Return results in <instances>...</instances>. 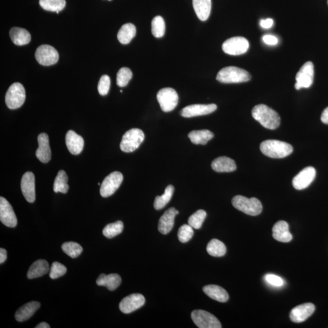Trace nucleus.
Here are the masks:
<instances>
[{
    "label": "nucleus",
    "mask_w": 328,
    "mask_h": 328,
    "mask_svg": "<svg viewBox=\"0 0 328 328\" xmlns=\"http://www.w3.org/2000/svg\"><path fill=\"white\" fill-rule=\"evenodd\" d=\"M165 24L164 19L161 16H157L153 19L152 22V32L154 37H163L165 34Z\"/></svg>",
    "instance_id": "e433bc0d"
},
{
    "label": "nucleus",
    "mask_w": 328,
    "mask_h": 328,
    "mask_svg": "<svg viewBox=\"0 0 328 328\" xmlns=\"http://www.w3.org/2000/svg\"><path fill=\"white\" fill-rule=\"evenodd\" d=\"M289 225L286 221H280L275 224L272 232L275 240L282 243H289L293 240V235L290 232Z\"/></svg>",
    "instance_id": "4be33fe9"
},
{
    "label": "nucleus",
    "mask_w": 328,
    "mask_h": 328,
    "mask_svg": "<svg viewBox=\"0 0 328 328\" xmlns=\"http://www.w3.org/2000/svg\"><path fill=\"white\" fill-rule=\"evenodd\" d=\"M251 76L248 72L235 66H228L219 71L216 80L222 83H238L249 81Z\"/></svg>",
    "instance_id": "7ed1b4c3"
},
{
    "label": "nucleus",
    "mask_w": 328,
    "mask_h": 328,
    "mask_svg": "<svg viewBox=\"0 0 328 328\" xmlns=\"http://www.w3.org/2000/svg\"><path fill=\"white\" fill-rule=\"evenodd\" d=\"M321 121L323 123L328 125V107L325 108L322 114Z\"/></svg>",
    "instance_id": "09e8293b"
},
{
    "label": "nucleus",
    "mask_w": 328,
    "mask_h": 328,
    "mask_svg": "<svg viewBox=\"0 0 328 328\" xmlns=\"http://www.w3.org/2000/svg\"><path fill=\"white\" fill-rule=\"evenodd\" d=\"M124 230V224L121 221L108 224L103 230V234L105 237L112 238L121 234Z\"/></svg>",
    "instance_id": "c9c22d12"
},
{
    "label": "nucleus",
    "mask_w": 328,
    "mask_h": 328,
    "mask_svg": "<svg viewBox=\"0 0 328 328\" xmlns=\"http://www.w3.org/2000/svg\"><path fill=\"white\" fill-rule=\"evenodd\" d=\"M68 180V177L65 171L60 170L58 171L54 183L53 189L54 192H60L63 194L67 193L69 190Z\"/></svg>",
    "instance_id": "473e14b6"
},
{
    "label": "nucleus",
    "mask_w": 328,
    "mask_h": 328,
    "mask_svg": "<svg viewBox=\"0 0 328 328\" xmlns=\"http://www.w3.org/2000/svg\"><path fill=\"white\" fill-rule=\"evenodd\" d=\"M193 5L196 14L200 20L206 21L210 15L212 1L211 0H193Z\"/></svg>",
    "instance_id": "bb28decb"
},
{
    "label": "nucleus",
    "mask_w": 328,
    "mask_h": 328,
    "mask_svg": "<svg viewBox=\"0 0 328 328\" xmlns=\"http://www.w3.org/2000/svg\"><path fill=\"white\" fill-rule=\"evenodd\" d=\"M212 168L214 171L218 173L224 172H232L237 169V165L231 158L221 157L216 158L212 163Z\"/></svg>",
    "instance_id": "b1692460"
},
{
    "label": "nucleus",
    "mask_w": 328,
    "mask_h": 328,
    "mask_svg": "<svg viewBox=\"0 0 328 328\" xmlns=\"http://www.w3.org/2000/svg\"><path fill=\"white\" fill-rule=\"evenodd\" d=\"M26 99V92L23 86L19 83H14L10 86L5 94V102L10 110L18 109L23 105Z\"/></svg>",
    "instance_id": "39448f33"
},
{
    "label": "nucleus",
    "mask_w": 328,
    "mask_h": 328,
    "mask_svg": "<svg viewBox=\"0 0 328 328\" xmlns=\"http://www.w3.org/2000/svg\"><path fill=\"white\" fill-rule=\"evenodd\" d=\"M178 214L179 211L173 207L169 208L163 214L158 224V230L162 234L166 235L171 231L174 226L175 216Z\"/></svg>",
    "instance_id": "412c9836"
},
{
    "label": "nucleus",
    "mask_w": 328,
    "mask_h": 328,
    "mask_svg": "<svg viewBox=\"0 0 328 328\" xmlns=\"http://www.w3.org/2000/svg\"><path fill=\"white\" fill-rule=\"evenodd\" d=\"M261 27L264 29L271 28L274 24V20L272 18L261 19L260 22Z\"/></svg>",
    "instance_id": "49530a36"
},
{
    "label": "nucleus",
    "mask_w": 328,
    "mask_h": 328,
    "mask_svg": "<svg viewBox=\"0 0 328 328\" xmlns=\"http://www.w3.org/2000/svg\"></svg>",
    "instance_id": "603ef678"
},
{
    "label": "nucleus",
    "mask_w": 328,
    "mask_h": 328,
    "mask_svg": "<svg viewBox=\"0 0 328 328\" xmlns=\"http://www.w3.org/2000/svg\"><path fill=\"white\" fill-rule=\"evenodd\" d=\"M123 179V174L121 172L114 171L110 173L102 183L100 190L101 196L107 198L112 195L120 187Z\"/></svg>",
    "instance_id": "9d476101"
},
{
    "label": "nucleus",
    "mask_w": 328,
    "mask_h": 328,
    "mask_svg": "<svg viewBox=\"0 0 328 328\" xmlns=\"http://www.w3.org/2000/svg\"><path fill=\"white\" fill-rule=\"evenodd\" d=\"M157 99L164 112H170L178 104L179 97L174 89L165 88L158 92Z\"/></svg>",
    "instance_id": "0eeeda50"
},
{
    "label": "nucleus",
    "mask_w": 328,
    "mask_h": 328,
    "mask_svg": "<svg viewBox=\"0 0 328 328\" xmlns=\"http://www.w3.org/2000/svg\"><path fill=\"white\" fill-rule=\"evenodd\" d=\"M110 78L107 75H104L100 79L98 84V91L101 96H106L108 93L110 88Z\"/></svg>",
    "instance_id": "37998d69"
},
{
    "label": "nucleus",
    "mask_w": 328,
    "mask_h": 328,
    "mask_svg": "<svg viewBox=\"0 0 328 328\" xmlns=\"http://www.w3.org/2000/svg\"><path fill=\"white\" fill-rule=\"evenodd\" d=\"M7 259V251L3 248L0 249V264H2Z\"/></svg>",
    "instance_id": "de8ad7c7"
},
{
    "label": "nucleus",
    "mask_w": 328,
    "mask_h": 328,
    "mask_svg": "<svg viewBox=\"0 0 328 328\" xmlns=\"http://www.w3.org/2000/svg\"><path fill=\"white\" fill-rule=\"evenodd\" d=\"M191 319L199 328H221L220 322L213 314L204 310H194L191 314Z\"/></svg>",
    "instance_id": "6e6552de"
},
{
    "label": "nucleus",
    "mask_w": 328,
    "mask_h": 328,
    "mask_svg": "<svg viewBox=\"0 0 328 328\" xmlns=\"http://www.w3.org/2000/svg\"><path fill=\"white\" fill-rule=\"evenodd\" d=\"M21 189L27 202L32 203L35 201V176L32 172L27 171L23 174L21 178Z\"/></svg>",
    "instance_id": "f3484780"
},
{
    "label": "nucleus",
    "mask_w": 328,
    "mask_h": 328,
    "mask_svg": "<svg viewBox=\"0 0 328 328\" xmlns=\"http://www.w3.org/2000/svg\"><path fill=\"white\" fill-rule=\"evenodd\" d=\"M109 1H111V0H109Z\"/></svg>",
    "instance_id": "3c124183"
},
{
    "label": "nucleus",
    "mask_w": 328,
    "mask_h": 328,
    "mask_svg": "<svg viewBox=\"0 0 328 328\" xmlns=\"http://www.w3.org/2000/svg\"><path fill=\"white\" fill-rule=\"evenodd\" d=\"M133 73L129 68L124 67L119 69L117 74L116 83L119 87H125L132 79Z\"/></svg>",
    "instance_id": "ea45409f"
},
{
    "label": "nucleus",
    "mask_w": 328,
    "mask_h": 328,
    "mask_svg": "<svg viewBox=\"0 0 328 328\" xmlns=\"http://www.w3.org/2000/svg\"><path fill=\"white\" fill-rule=\"evenodd\" d=\"M49 270V266L48 261L44 260H38L35 261L30 266L27 277L29 279H34L40 277L48 273Z\"/></svg>",
    "instance_id": "c85d7f7f"
},
{
    "label": "nucleus",
    "mask_w": 328,
    "mask_h": 328,
    "mask_svg": "<svg viewBox=\"0 0 328 328\" xmlns=\"http://www.w3.org/2000/svg\"><path fill=\"white\" fill-rule=\"evenodd\" d=\"M136 29L132 23L125 24L119 30L118 39L122 44H129L132 39L135 37Z\"/></svg>",
    "instance_id": "7c9ffc66"
},
{
    "label": "nucleus",
    "mask_w": 328,
    "mask_h": 328,
    "mask_svg": "<svg viewBox=\"0 0 328 328\" xmlns=\"http://www.w3.org/2000/svg\"><path fill=\"white\" fill-rule=\"evenodd\" d=\"M62 249L66 255L73 258L79 257L83 251L82 247L79 244L72 241L63 243Z\"/></svg>",
    "instance_id": "4c0bfd02"
},
{
    "label": "nucleus",
    "mask_w": 328,
    "mask_h": 328,
    "mask_svg": "<svg viewBox=\"0 0 328 328\" xmlns=\"http://www.w3.org/2000/svg\"><path fill=\"white\" fill-rule=\"evenodd\" d=\"M316 176V169L313 166H308L303 169L294 177L293 185L296 190H301L309 187Z\"/></svg>",
    "instance_id": "ddd939ff"
},
{
    "label": "nucleus",
    "mask_w": 328,
    "mask_h": 328,
    "mask_svg": "<svg viewBox=\"0 0 328 328\" xmlns=\"http://www.w3.org/2000/svg\"><path fill=\"white\" fill-rule=\"evenodd\" d=\"M208 254L215 257H221L226 254L227 249L225 244L217 239H213L207 246Z\"/></svg>",
    "instance_id": "2f4dec72"
},
{
    "label": "nucleus",
    "mask_w": 328,
    "mask_h": 328,
    "mask_svg": "<svg viewBox=\"0 0 328 328\" xmlns=\"http://www.w3.org/2000/svg\"><path fill=\"white\" fill-rule=\"evenodd\" d=\"M38 63L43 66H51L57 63L59 55L54 47L43 44L36 50L35 54Z\"/></svg>",
    "instance_id": "9b49d317"
},
{
    "label": "nucleus",
    "mask_w": 328,
    "mask_h": 328,
    "mask_svg": "<svg viewBox=\"0 0 328 328\" xmlns=\"http://www.w3.org/2000/svg\"><path fill=\"white\" fill-rule=\"evenodd\" d=\"M38 148L36 151V157L40 162L48 163L51 159V150L50 148L48 135L41 133L38 136Z\"/></svg>",
    "instance_id": "6ab92c4d"
},
{
    "label": "nucleus",
    "mask_w": 328,
    "mask_h": 328,
    "mask_svg": "<svg viewBox=\"0 0 328 328\" xmlns=\"http://www.w3.org/2000/svg\"><path fill=\"white\" fill-rule=\"evenodd\" d=\"M36 328H50L51 327L49 326V325L46 323V322H41V323L39 324L37 326L35 327Z\"/></svg>",
    "instance_id": "8fccbe9b"
},
{
    "label": "nucleus",
    "mask_w": 328,
    "mask_h": 328,
    "mask_svg": "<svg viewBox=\"0 0 328 328\" xmlns=\"http://www.w3.org/2000/svg\"><path fill=\"white\" fill-rule=\"evenodd\" d=\"M9 35L12 42L17 46L28 44L31 40V35L27 30L14 27L10 30Z\"/></svg>",
    "instance_id": "cd10ccee"
},
{
    "label": "nucleus",
    "mask_w": 328,
    "mask_h": 328,
    "mask_svg": "<svg viewBox=\"0 0 328 328\" xmlns=\"http://www.w3.org/2000/svg\"><path fill=\"white\" fill-rule=\"evenodd\" d=\"M260 150L266 157L280 159L290 155L293 152V147L285 142L267 140L261 144Z\"/></svg>",
    "instance_id": "f03ea898"
},
{
    "label": "nucleus",
    "mask_w": 328,
    "mask_h": 328,
    "mask_svg": "<svg viewBox=\"0 0 328 328\" xmlns=\"http://www.w3.org/2000/svg\"><path fill=\"white\" fill-rule=\"evenodd\" d=\"M265 280L267 282L269 283V284L276 286V287H280L283 285V280L282 278L277 276L274 274H268L265 276Z\"/></svg>",
    "instance_id": "c03bdc74"
},
{
    "label": "nucleus",
    "mask_w": 328,
    "mask_h": 328,
    "mask_svg": "<svg viewBox=\"0 0 328 328\" xmlns=\"http://www.w3.org/2000/svg\"><path fill=\"white\" fill-rule=\"evenodd\" d=\"M232 202L233 207L247 215L257 216L263 210L262 204L257 198L237 195L232 199Z\"/></svg>",
    "instance_id": "20e7f679"
},
{
    "label": "nucleus",
    "mask_w": 328,
    "mask_h": 328,
    "mask_svg": "<svg viewBox=\"0 0 328 328\" xmlns=\"http://www.w3.org/2000/svg\"><path fill=\"white\" fill-rule=\"evenodd\" d=\"M40 308V304L38 302L33 301L27 303L16 311L15 319L19 322L26 321L31 318Z\"/></svg>",
    "instance_id": "5701e85b"
},
{
    "label": "nucleus",
    "mask_w": 328,
    "mask_h": 328,
    "mask_svg": "<svg viewBox=\"0 0 328 328\" xmlns=\"http://www.w3.org/2000/svg\"><path fill=\"white\" fill-rule=\"evenodd\" d=\"M66 271H67V269L66 266L55 261L52 263L51 269H50L49 277L51 279H56L63 276L66 273Z\"/></svg>",
    "instance_id": "79ce46f5"
},
{
    "label": "nucleus",
    "mask_w": 328,
    "mask_h": 328,
    "mask_svg": "<svg viewBox=\"0 0 328 328\" xmlns=\"http://www.w3.org/2000/svg\"><path fill=\"white\" fill-rule=\"evenodd\" d=\"M249 43L246 38L235 37L228 39L222 44V48L225 53L231 55H240L248 51Z\"/></svg>",
    "instance_id": "1a4fd4ad"
},
{
    "label": "nucleus",
    "mask_w": 328,
    "mask_h": 328,
    "mask_svg": "<svg viewBox=\"0 0 328 328\" xmlns=\"http://www.w3.org/2000/svg\"><path fill=\"white\" fill-rule=\"evenodd\" d=\"M193 229V228L189 224H184L180 227L177 232V237L180 242L185 243L190 241L194 234Z\"/></svg>",
    "instance_id": "a19ab883"
},
{
    "label": "nucleus",
    "mask_w": 328,
    "mask_h": 328,
    "mask_svg": "<svg viewBox=\"0 0 328 328\" xmlns=\"http://www.w3.org/2000/svg\"><path fill=\"white\" fill-rule=\"evenodd\" d=\"M314 77V67L311 62L305 63L297 74L295 88L299 90L302 88H308L313 85Z\"/></svg>",
    "instance_id": "f8f14e48"
},
{
    "label": "nucleus",
    "mask_w": 328,
    "mask_h": 328,
    "mask_svg": "<svg viewBox=\"0 0 328 328\" xmlns=\"http://www.w3.org/2000/svg\"><path fill=\"white\" fill-rule=\"evenodd\" d=\"M202 290L210 298L219 302L225 303L229 299L227 291L217 285L205 286L203 288Z\"/></svg>",
    "instance_id": "a878e982"
},
{
    "label": "nucleus",
    "mask_w": 328,
    "mask_h": 328,
    "mask_svg": "<svg viewBox=\"0 0 328 328\" xmlns=\"http://www.w3.org/2000/svg\"><path fill=\"white\" fill-rule=\"evenodd\" d=\"M0 220L7 227L13 228L17 225V218L12 207L2 196L0 198Z\"/></svg>",
    "instance_id": "2eb2a0df"
},
{
    "label": "nucleus",
    "mask_w": 328,
    "mask_h": 328,
    "mask_svg": "<svg viewBox=\"0 0 328 328\" xmlns=\"http://www.w3.org/2000/svg\"><path fill=\"white\" fill-rule=\"evenodd\" d=\"M122 279L120 275L117 274L105 275L102 274L99 275L96 280L97 285L100 286H105L108 290L115 291L121 284Z\"/></svg>",
    "instance_id": "393cba45"
},
{
    "label": "nucleus",
    "mask_w": 328,
    "mask_h": 328,
    "mask_svg": "<svg viewBox=\"0 0 328 328\" xmlns=\"http://www.w3.org/2000/svg\"><path fill=\"white\" fill-rule=\"evenodd\" d=\"M39 4L44 10L58 13L65 8L66 1L65 0H40Z\"/></svg>",
    "instance_id": "f704fd0d"
},
{
    "label": "nucleus",
    "mask_w": 328,
    "mask_h": 328,
    "mask_svg": "<svg viewBox=\"0 0 328 328\" xmlns=\"http://www.w3.org/2000/svg\"><path fill=\"white\" fill-rule=\"evenodd\" d=\"M191 143L196 145H205L214 137L212 132L208 130H194L188 135Z\"/></svg>",
    "instance_id": "c756f323"
},
{
    "label": "nucleus",
    "mask_w": 328,
    "mask_h": 328,
    "mask_svg": "<svg viewBox=\"0 0 328 328\" xmlns=\"http://www.w3.org/2000/svg\"><path fill=\"white\" fill-rule=\"evenodd\" d=\"M217 109L215 104H194L186 107L180 111V115L183 118H193V117L209 115Z\"/></svg>",
    "instance_id": "dca6fc26"
},
{
    "label": "nucleus",
    "mask_w": 328,
    "mask_h": 328,
    "mask_svg": "<svg viewBox=\"0 0 328 328\" xmlns=\"http://www.w3.org/2000/svg\"><path fill=\"white\" fill-rule=\"evenodd\" d=\"M145 139L144 133L140 129H133L127 132L122 137L121 149L122 152L132 153L137 150Z\"/></svg>",
    "instance_id": "423d86ee"
},
{
    "label": "nucleus",
    "mask_w": 328,
    "mask_h": 328,
    "mask_svg": "<svg viewBox=\"0 0 328 328\" xmlns=\"http://www.w3.org/2000/svg\"><path fill=\"white\" fill-rule=\"evenodd\" d=\"M65 142L66 147L72 155H78L82 152L84 140L82 136L77 135L74 131L69 130L66 133Z\"/></svg>",
    "instance_id": "aec40b11"
},
{
    "label": "nucleus",
    "mask_w": 328,
    "mask_h": 328,
    "mask_svg": "<svg viewBox=\"0 0 328 328\" xmlns=\"http://www.w3.org/2000/svg\"><path fill=\"white\" fill-rule=\"evenodd\" d=\"M315 310V306L311 303L297 306L291 310L290 319L294 323H302L312 316Z\"/></svg>",
    "instance_id": "a211bd4d"
},
{
    "label": "nucleus",
    "mask_w": 328,
    "mask_h": 328,
    "mask_svg": "<svg viewBox=\"0 0 328 328\" xmlns=\"http://www.w3.org/2000/svg\"><path fill=\"white\" fill-rule=\"evenodd\" d=\"M145 303V297L143 295L133 294L122 300L119 304V309L123 313L130 314L140 309Z\"/></svg>",
    "instance_id": "4468645a"
},
{
    "label": "nucleus",
    "mask_w": 328,
    "mask_h": 328,
    "mask_svg": "<svg viewBox=\"0 0 328 328\" xmlns=\"http://www.w3.org/2000/svg\"><path fill=\"white\" fill-rule=\"evenodd\" d=\"M252 115L266 129L275 130L280 126L281 120L279 114L266 105H256L252 109Z\"/></svg>",
    "instance_id": "f257e3e1"
},
{
    "label": "nucleus",
    "mask_w": 328,
    "mask_h": 328,
    "mask_svg": "<svg viewBox=\"0 0 328 328\" xmlns=\"http://www.w3.org/2000/svg\"><path fill=\"white\" fill-rule=\"evenodd\" d=\"M263 40L264 43H265L268 45L274 46L277 45L279 43V39L272 35H265L263 37Z\"/></svg>",
    "instance_id": "a18cd8bd"
},
{
    "label": "nucleus",
    "mask_w": 328,
    "mask_h": 328,
    "mask_svg": "<svg viewBox=\"0 0 328 328\" xmlns=\"http://www.w3.org/2000/svg\"><path fill=\"white\" fill-rule=\"evenodd\" d=\"M206 216L207 213L205 210H198L188 218V224L193 229H199L202 227Z\"/></svg>",
    "instance_id": "58836bf2"
},
{
    "label": "nucleus",
    "mask_w": 328,
    "mask_h": 328,
    "mask_svg": "<svg viewBox=\"0 0 328 328\" xmlns=\"http://www.w3.org/2000/svg\"><path fill=\"white\" fill-rule=\"evenodd\" d=\"M174 190L173 186L169 185L165 188V192L162 196L156 197L154 202V207L156 210L162 209L168 204L173 196Z\"/></svg>",
    "instance_id": "72a5a7b5"
}]
</instances>
